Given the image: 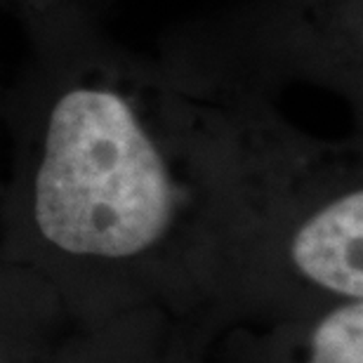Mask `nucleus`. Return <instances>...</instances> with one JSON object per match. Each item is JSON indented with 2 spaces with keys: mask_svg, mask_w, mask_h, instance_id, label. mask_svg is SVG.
Returning a JSON list of instances; mask_svg holds the SVG:
<instances>
[{
  "mask_svg": "<svg viewBox=\"0 0 363 363\" xmlns=\"http://www.w3.org/2000/svg\"><path fill=\"white\" fill-rule=\"evenodd\" d=\"M217 328L163 311L74 323L50 363H210Z\"/></svg>",
  "mask_w": 363,
  "mask_h": 363,
  "instance_id": "5",
  "label": "nucleus"
},
{
  "mask_svg": "<svg viewBox=\"0 0 363 363\" xmlns=\"http://www.w3.org/2000/svg\"><path fill=\"white\" fill-rule=\"evenodd\" d=\"M217 340L227 347V363H363V300L234 323Z\"/></svg>",
  "mask_w": 363,
  "mask_h": 363,
  "instance_id": "4",
  "label": "nucleus"
},
{
  "mask_svg": "<svg viewBox=\"0 0 363 363\" xmlns=\"http://www.w3.org/2000/svg\"><path fill=\"white\" fill-rule=\"evenodd\" d=\"M3 101H5V92L0 88V116H3ZM0 199H3V179H0Z\"/></svg>",
  "mask_w": 363,
  "mask_h": 363,
  "instance_id": "7",
  "label": "nucleus"
},
{
  "mask_svg": "<svg viewBox=\"0 0 363 363\" xmlns=\"http://www.w3.org/2000/svg\"><path fill=\"white\" fill-rule=\"evenodd\" d=\"M28 35L5 92L0 250L74 323L163 311L222 328L213 172L194 101L78 0H14Z\"/></svg>",
  "mask_w": 363,
  "mask_h": 363,
  "instance_id": "1",
  "label": "nucleus"
},
{
  "mask_svg": "<svg viewBox=\"0 0 363 363\" xmlns=\"http://www.w3.org/2000/svg\"><path fill=\"white\" fill-rule=\"evenodd\" d=\"M71 325L55 290L0 250V363H50Z\"/></svg>",
  "mask_w": 363,
  "mask_h": 363,
  "instance_id": "6",
  "label": "nucleus"
},
{
  "mask_svg": "<svg viewBox=\"0 0 363 363\" xmlns=\"http://www.w3.org/2000/svg\"><path fill=\"white\" fill-rule=\"evenodd\" d=\"M191 97L215 182L224 323L363 300L361 137L321 140L257 94Z\"/></svg>",
  "mask_w": 363,
  "mask_h": 363,
  "instance_id": "2",
  "label": "nucleus"
},
{
  "mask_svg": "<svg viewBox=\"0 0 363 363\" xmlns=\"http://www.w3.org/2000/svg\"><path fill=\"white\" fill-rule=\"evenodd\" d=\"M158 62L196 94H257L304 78L361 106V0H250L172 35Z\"/></svg>",
  "mask_w": 363,
  "mask_h": 363,
  "instance_id": "3",
  "label": "nucleus"
}]
</instances>
